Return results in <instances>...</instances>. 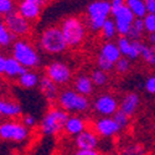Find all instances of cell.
<instances>
[{"label": "cell", "mask_w": 155, "mask_h": 155, "mask_svg": "<svg viewBox=\"0 0 155 155\" xmlns=\"http://www.w3.org/2000/svg\"><path fill=\"white\" fill-rule=\"evenodd\" d=\"M98 55L102 56V57H104V58H107V60H109L113 63H115L122 57L120 50H119L117 42H114L112 40L110 41H106L104 44L101 46Z\"/></svg>", "instance_id": "21"}, {"label": "cell", "mask_w": 155, "mask_h": 155, "mask_svg": "<svg viewBox=\"0 0 155 155\" xmlns=\"http://www.w3.org/2000/svg\"><path fill=\"white\" fill-rule=\"evenodd\" d=\"M45 74L58 86H66L72 81V70L66 62L62 61L50 62L45 68Z\"/></svg>", "instance_id": "9"}, {"label": "cell", "mask_w": 155, "mask_h": 155, "mask_svg": "<svg viewBox=\"0 0 155 155\" xmlns=\"http://www.w3.org/2000/svg\"><path fill=\"white\" fill-rule=\"evenodd\" d=\"M60 86L57 83H55L52 80L47 77L46 74L44 77H41L40 83H38V91L44 96V98H46L48 102H55L57 101L58 93H60Z\"/></svg>", "instance_id": "17"}, {"label": "cell", "mask_w": 155, "mask_h": 155, "mask_svg": "<svg viewBox=\"0 0 155 155\" xmlns=\"http://www.w3.org/2000/svg\"><path fill=\"white\" fill-rule=\"evenodd\" d=\"M132 68V60L125 56H122L117 62L114 63V71L118 74H125Z\"/></svg>", "instance_id": "29"}, {"label": "cell", "mask_w": 155, "mask_h": 155, "mask_svg": "<svg viewBox=\"0 0 155 155\" xmlns=\"http://www.w3.org/2000/svg\"><path fill=\"white\" fill-rule=\"evenodd\" d=\"M70 113L62 109L60 106L51 107L45 114L38 124V130L45 137H54L60 134L64 129V123H66Z\"/></svg>", "instance_id": "3"}, {"label": "cell", "mask_w": 155, "mask_h": 155, "mask_svg": "<svg viewBox=\"0 0 155 155\" xmlns=\"http://www.w3.org/2000/svg\"><path fill=\"white\" fill-rule=\"evenodd\" d=\"M11 56H14L26 68H36L41 63V57L37 48L24 37H19L16 41L12 42Z\"/></svg>", "instance_id": "5"}, {"label": "cell", "mask_w": 155, "mask_h": 155, "mask_svg": "<svg viewBox=\"0 0 155 155\" xmlns=\"http://www.w3.org/2000/svg\"><path fill=\"white\" fill-rule=\"evenodd\" d=\"M97 66H98V68L104 70V71H107V72H110V71L114 70V63L110 62L109 60L104 58V57L99 56V55L97 56Z\"/></svg>", "instance_id": "34"}, {"label": "cell", "mask_w": 155, "mask_h": 155, "mask_svg": "<svg viewBox=\"0 0 155 155\" xmlns=\"http://www.w3.org/2000/svg\"><path fill=\"white\" fill-rule=\"evenodd\" d=\"M148 42L150 45H155V32L148 34Z\"/></svg>", "instance_id": "41"}, {"label": "cell", "mask_w": 155, "mask_h": 155, "mask_svg": "<svg viewBox=\"0 0 155 155\" xmlns=\"http://www.w3.org/2000/svg\"><path fill=\"white\" fill-rule=\"evenodd\" d=\"M139 106H140V97L135 92L125 93L122 97V99L119 101V109L125 112L128 115H130V117H133L137 113Z\"/></svg>", "instance_id": "19"}, {"label": "cell", "mask_w": 155, "mask_h": 155, "mask_svg": "<svg viewBox=\"0 0 155 155\" xmlns=\"http://www.w3.org/2000/svg\"><path fill=\"white\" fill-rule=\"evenodd\" d=\"M145 4H147L148 12H153V14H155V0H145Z\"/></svg>", "instance_id": "40"}, {"label": "cell", "mask_w": 155, "mask_h": 155, "mask_svg": "<svg viewBox=\"0 0 155 155\" xmlns=\"http://www.w3.org/2000/svg\"><path fill=\"white\" fill-rule=\"evenodd\" d=\"M4 24L15 37H25L31 32V22L25 19L18 10L4 15Z\"/></svg>", "instance_id": "8"}, {"label": "cell", "mask_w": 155, "mask_h": 155, "mask_svg": "<svg viewBox=\"0 0 155 155\" xmlns=\"http://www.w3.org/2000/svg\"><path fill=\"white\" fill-rule=\"evenodd\" d=\"M3 88H4V81L2 78V76H0V92L3 91Z\"/></svg>", "instance_id": "43"}, {"label": "cell", "mask_w": 155, "mask_h": 155, "mask_svg": "<svg viewBox=\"0 0 155 155\" xmlns=\"http://www.w3.org/2000/svg\"><path fill=\"white\" fill-rule=\"evenodd\" d=\"M56 102L57 106L70 114H83L91 108V101L88 96L77 92L74 88H64L60 91Z\"/></svg>", "instance_id": "2"}, {"label": "cell", "mask_w": 155, "mask_h": 155, "mask_svg": "<svg viewBox=\"0 0 155 155\" xmlns=\"http://www.w3.org/2000/svg\"><path fill=\"white\" fill-rule=\"evenodd\" d=\"M16 10L15 0H0V14L2 16L9 14V12Z\"/></svg>", "instance_id": "32"}, {"label": "cell", "mask_w": 155, "mask_h": 155, "mask_svg": "<svg viewBox=\"0 0 155 155\" xmlns=\"http://www.w3.org/2000/svg\"><path fill=\"white\" fill-rule=\"evenodd\" d=\"M5 63H6V56H4L3 54H0V76H4Z\"/></svg>", "instance_id": "39"}, {"label": "cell", "mask_w": 155, "mask_h": 155, "mask_svg": "<svg viewBox=\"0 0 155 155\" xmlns=\"http://www.w3.org/2000/svg\"><path fill=\"white\" fill-rule=\"evenodd\" d=\"M112 18L115 22V26H117L118 35L128 36L130 26L135 19V15L133 14V11L128 8V5L123 4L118 9L112 10Z\"/></svg>", "instance_id": "10"}, {"label": "cell", "mask_w": 155, "mask_h": 155, "mask_svg": "<svg viewBox=\"0 0 155 155\" xmlns=\"http://www.w3.org/2000/svg\"><path fill=\"white\" fill-rule=\"evenodd\" d=\"M144 26H145V32H155V14L153 12H148V14L143 18Z\"/></svg>", "instance_id": "33"}, {"label": "cell", "mask_w": 155, "mask_h": 155, "mask_svg": "<svg viewBox=\"0 0 155 155\" xmlns=\"http://www.w3.org/2000/svg\"><path fill=\"white\" fill-rule=\"evenodd\" d=\"M21 122L30 129H32L36 125V118H35L34 114H24V115H21Z\"/></svg>", "instance_id": "37"}, {"label": "cell", "mask_w": 155, "mask_h": 155, "mask_svg": "<svg viewBox=\"0 0 155 155\" xmlns=\"http://www.w3.org/2000/svg\"><path fill=\"white\" fill-rule=\"evenodd\" d=\"M125 4L133 11L135 18H144L148 14L145 0H125Z\"/></svg>", "instance_id": "25"}, {"label": "cell", "mask_w": 155, "mask_h": 155, "mask_svg": "<svg viewBox=\"0 0 155 155\" xmlns=\"http://www.w3.org/2000/svg\"><path fill=\"white\" fill-rule=\"evenodd\" d=\"M99 153L97 149H77L74 151L76 155H98Z\"/></svg>", "instance_id": "38"}, {"label": "cell", "mask_w": 155, "mask_h": 155, "mask_svg": "<svg viewBox=\"0 0 155 155\" xmlns=\"http://www.w3.org/2000/svg\"><path fill=\"white\" fill-rule=\"evenodd\" d=\"M144 88H145V91L149 94H155V74L149 76L148 78L145 80Z\"/></svg>", "instance_id": "36"}, {"label": "cell", "mask_w": 155, "mask_h": 155, "mask_svg": "<svg viewBox=\"0 0 155 155\" xmlns=\"http://www.w3.org/2000/svg\"><path fill=\"white\" fill-rule=\"evenodd\" d=\"M143 153H144V148H141L140 145H137V144H129L123 149V154H127V155H138Z\"/></svg>", "instance_id": "35"}, {"label": "cell", "mask_w": 155, "mask_h": 155, "mask_svg": "<svg viewBox=\"0 0 155 155\" xmlns=\"http://www.w3.org/2000/svg\"><path fill=\"white\" fill-rule=\"evenodd\" d=\"M141 58L150 67L155 68V45H147L141 54Z\"/></svg>", "instance_id": "30"}, {"label": "cell", "mask_w": 155, "mask_h": 155, "mask_svg": "<svg viewBox=\"0 0 155 155\" xmlns=\"http://www.w3.org/2000/svg\"><path fill=\"white\" fill-rule=\"evenodd\" d=\"M91 78L94 83V86L97 87H103L106 86L109 81V76H108V72L104 71V70H101V68H97V70H93L91 72Z\"/></svg>", "instance_id": "28"}, {"label": "cell", "mask_w": 155, "mask_h": 155, "mask_svg": "<svg viewBox=\"0 0 155 155\" xmlns=\"http://www.w3.org/2000/svg\"><path fill=\"white\" fill-rule=\"evenodd\" d=\"M16 10L25 19H28L30 22H34L40 18L42 6L31 0H20L16 4Z\"/></svg>", "instance_id": "15"}, {"label": "cell", "mask_w": 155, "mask_h": 155, "mask_svg": "<svg viewBox=\"0 0 155 155\" xmlns=\"http://www.w3.org/2000/svg\"><path fill=\"white\" fill-rule=\"evenodd\" d=\"M99 35L104 41H110V40H114V38L117 37L118 30H117V26H115V22H114L113 18L112 19L109 18L106 20V22L103 24V26L99 30Z\"/></svg>", "instance_id": "24"}, {"label": "cell", "mask_w": 155, "mask_h": 155, "mask_svg": "<svg viewBox=\"0 0 155 155\" xmlns=\"http://www.w3.org/2000/svg\"><path fill=\"white\" fill-rule=\"evenodd\" d=\"M31 135L30 128L21 120H4L0 122V140L14 144H24Z\"/></svg>", "instance_id": "7"}, {"label": "cell", "mask_w": 155, "mask_h": 155, "mask_svg": "<svg viewBox=\"0 0 155 155\" xmlns=\"http://www.w3.org/2000/svg\"><path fill=\"white\" fill-rule=\"evenodd\" d=\"M112 16L109 0H93L87 6V25L93 32H99L103 24Z\"/></svg>", "instance_id": "6"}, {"label": "cell", "mask_w": 155, "mask_h": 155, "mask_svg": "<svg viewBox=\"0 0 155 155\" xmlns=\"http://www.w3.org/2000/svg\"><path fill=\"white\" fill-rule=\"evenodd\" d=\"M15 38L16 37L9 31V29L6 28L4 21L0 20V47L11 46Z\"/></svg>", "instance_id": "27"}, {"label": "cell", "mask_w": 155, "mask_h": 155, "mask_svg": "<svg viewBox=\"0 0 155 155\" xmlns=\"http://www.w3.org/2000/svg\"><path fill=\"white\" fill-rule=\"evenodd\" d=\"M93 129H94L96 133L101 138H112V137H115L122 130L120 125L117 123V120L113 118V115L99 117L94 122Z\"/></svg>", "instance_id": "13"}, {"label": "cell", "mask_w": 155, "mask_h": 155, "mask_svg": "<svg viewBox=\"0 0 155 155\" xmlns=\"http://www.w3.org/2000/svg\"><path fill=\"white\" fill-rule=\"evenodd\" d=\"M144 32H145V26L143 18H135L130 26V30H129L128 37L132 38V40H139V38L143 37Z\"/></svg>", "instance_id": "26"}, {"label": "cell", "mask_w": 155, "mask_h": 155, "mask_svg": "<svg viewBox=\"0 0 155 155\" xmlns=\"http://www.w3.org/2000/svg\"><path fill=\"white\" fill-rule=\"evenodd\" d=\"M31 2H35V3H37L38 5H41V6L44 8L45 5H47V4H48L50 0H31Z\"/></svg>", "instance_id": "42"}, {"label": "cell", "mask_w": 155, "mask_h": 155, "mask_svg": "<svg viewBox=\"0 0 155 155\" xmlns=\"http://www.w3.org/2000/svg\"><path fill=\"white\" fill-rule=\"evenodd\" d=\"M92 107L99 117L113 115L119 109V101L110 93H102L96 97Z\"/></svg>", "instance_id": "12"}, {"label": "cell", "mask_w": 155, "mask_h": 155, "mask_svg": "<svg viewBox=\"0 0 155 155\" xmlns=\"http://www.w3.org/2000/svg\"><path fill=\"white\" fill-rule=\"evenodd\" d=\"M113 118L117 120V123L120 125L122 129H125L129 124V122H130V115H128L125 112H123L122 109H118L117 112H115L113 114Z\"/></svg>", "instance_id": "31"}, {"label": "cell", "mask_w": 155, "mask_h": 155, "mask_svg": "<svg viewBox=\"0 0 155 155\" xmlns=\"http://www.w3.org/2000/svg\"><path fill=\"white\" fill-rule=\"evenodd\" d=\"M0 19H2V14H0Z\"/></svg>", "instance_id": "44"}, {"label": "cell", "mask_w": 155, "mask_h": 155, "mask_svg": "<svg viewBox=\"0 0 155 155\" xmlns=\"http://www.w3.org/2000/svg\"><path fill=\"white\" fill-rule=\"evenodd\" d=\"M37 44L42 52L52 56L66 52L68 48V44L63 36V32L57 25H51L44 29L37 38Z\"/></svg>", "instance_id": "1"}, {"label": "cell", "mask_w": 155, "mask_h": 155, "mask_svg": "<svg viewBox=\"0 0 155 155\" xmlns=\"http://www.w3.org/2000/svg\"><path fill=\"white\" fill-rule=\"evenodd\" d=\"M74 145L77 149H98L99 147V135L96 130L84 129L83 132L74 137Z\"/></svg>", "instance_id": "14"}, {"label": "cell", "mask_w": 155, "mask_h": 155, "mask_svg": "<svg viewBox=\"0 0 155 155\" xmlns=\"http://www.w3.org/2000/svg\"><path fill=\"white\" fill-rule=\"evenodd\" d=\"M93 87L94 83L91 78V76H87V74H78L73 80V88L76 89L77 92H80L84 96H91L93 93Z\"/></svg>", "instance_id": "22"}, {"label": "cell", "mask_w": 155, "mask_h": 155, "mask_svg": "<svg viewBox=\"0 0 155 155\" xmlns=\"http://www.w3.org/2000/svg\"><path fill=\"white\" fill-rule=\"evenodd\" d=\"M40 80H41L40 74L36 71H34V68H28L16 78L18 84L24 89H34L38 87Z\"/></svg>", "instance_id": "20"}, {"label": "cell", "mask_w": 155, "mask_h": 155, "mask_svg": "<svg viewBox=\"0 0 155 155\" xmlns=\"http://www.w3.org/2000/svg\"><path fill=\"white\" fill-rule=\"evenodd\" d=\"M28 68L24 67L22 64L14 57V56H8L6 57V63H5V72L4 76L11 80H16L18 77Z\"/></svg>", "instance_id": "23"}, {"label": "cell", "mask_w": 155, "mask_h": 155, "mask_svg": "<svg viewBox=\"0 0 155 155\" xmlns=\"http://www.w3.org/2000/svg\"><path fill=\"white\" fill-rule=\"evenodd\" d=\"M22 115V108L14 99L0 98V118L14 119Z\"/></svg>", "instance_id": "16"}, {"label": "cell", "mask_w": 155, "mask_h": 155, "mask_svg": "<svg viewBox=\"0 0 155 155\" xmlns=\"http://www.w3.org/2000/svg\"><path fill=\"white\" fill-rule=\"evenodd\" d=\"M60 28L68 44V47H78L86 40L87 25L78 16L71 15L64 18L60 24Z\"/></svg>", "instance_id": "4"}, {"label": "cell", "mask_w": 155, "mask_h": 155, "mask_svg": "<svg viewBox=\"0 0 155 155\" xmlns=\"http://www.w3.org/2000/svg\"><path fill=\"white\" fill-rule=\"evenodd\" d=\"M117 45L120 50L122 56L130 58L132 61H135L139 57H141V54H143V51L147 46L144 41H141V38L132 40L128 36H120V35L117 40Z\"/></svg>", "instance_id": "11"}, {"label": "cell", "mask_w": 155, "mask_h": 155, "mask_svg": "<svg viewBox=\"0 0 155 155\" xmlns=\"http://www.w3.org/2000/svg\"><path fill=\"white\" fill-rule=\"evenodd\" d=\"M86 128H87V122L84 118H82L80 114H71L68 115L66 123H64L63 130L71 137H76L77 134L83 132Z\"/></svg>", "instance_id": "18"}]
</instances>
